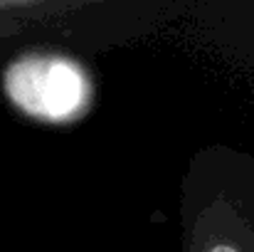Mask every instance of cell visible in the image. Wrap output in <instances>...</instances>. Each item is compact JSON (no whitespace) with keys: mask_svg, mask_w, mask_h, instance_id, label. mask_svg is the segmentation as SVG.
<instances>
[{"mask_svg":"<svg viewBox=\"0 0 254 252\" xmlns=\"http://www.w3.org/2000/svg\"><path fill=\"white\" fill-rule=\"evenodd\" d=\"M5 89L22 111L50 121L77 114L89 94L84 72L62 57L20 60L7 70Z\"/></svg>","mask_w":254,"mask_h":252,"instance_id":"6da1fadb","label":"cell"},{"mask_svg":"<svg viewBox=\"0 0 254 252\" xmlns=\"http://www.w3.org/2000/svg\"><path fill=\"white\" fill-rule=\"evenodd\" d=\"M210 252H240L237 248H232V245H215Z\"/></svg>","mask_w":254,"mask_h":252,"instance_id":"7a4b0ae2","label":"cell"}]
</instances>
